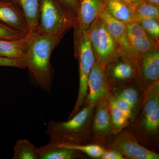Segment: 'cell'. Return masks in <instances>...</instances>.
Returning <instances> with one entry per match:
<instances>
[{
    "mask_svg": "<svg viewBox=\"0 0 159 159\" xmlns=\"http://www.w3.org/2000/svg\"><path fill=\"white\" fill-rule=\"evenodd\" d=\"M60 40L52 35L36 32L27 53L21 59L25 68L29 70L32 84L48 93L51 92L54 76L51 55Z\"/></svg>",
    "mask_w": 159,
    "mask_h": 159,
    "instance_id": "cell-1",
    "label": "cell"
},
{
    "mask_svg": "<svg viewBox=\"0 0 159 159\" xmlns=\"http://www.w3.org/2000/svg\"><path fill=\"white\" fill-rule=\"evenodd\" d=\"M95 107L86 103L83 108L66 122H49L46 134L50 138V142L56 145H81L88 141L91 134V119Z\"/></svg>",
    "mask_w": 159,
    "mask_h": 159,
    "instance_id": "cell-2",
    "label": "cell"
},
{
    "mask_svg": "<svg viewBox=\"0 0 159 159\" xmlns=\"http://www.w3.org/2000/svg\"><path fill=\"white\" fill-rule=\"evenodd\" d=\"M142 109L134 123L132 133L138 140L154 144L158 140L159 82L143 92Z\"/></svg>",
    "mask_w": 159,
    "mask_h": 159,
    "instance_id": "cell-3",
    "label": "cell"
},
{
    "mask_svg": "<svg viewBox=\"0 0 159 159\" xmlns=\"http://www.w3.org/2000/svg\"><path fill=\"white\" fill-rule=\"evenodd\" d=\"M59 0H40L37 33L48 34L61 39L76 24V18Z\"/></svg>",
    "mask_w": 159,
    "mask_h": 159,
    "instance_id": "cell-4",
    "label": "cell"
},
{
    "mask_svg": "<svg viewBox=\"0 0 159 159\" xmlns=\"http://www.w3.org/2000/svg\"><path fill=\"white\" fill-rule=\"evenodd\" d=\"M74 34L75 55L79 62V87L77 101L69 119L79 111L85 102L88 91L89 76L96 61L88 31H74Z\"/></svg>",
    "mask_w": 159,
    "mask_h": 159,
    "instance_id": "cell-5",
    "label": "cell"
},
{
    "mask_svg": "<svg viewBox=\"0 0 159 159\" xmlns=\"http://www.w3.org/2000/svg\"><path fill=\"white\" fill-rule=\"evenodd\" d=\"M88 31L96 61L105 66L122 54L100 16L94 21Z\"/></svg>",
    "mask_w": 159,
    "mask_h": 159,
    "instance_id": "cell-6",
    "label": "cell"
},
{
    "mask_svg": "<svg viewBox=\"0 0 159 159\" xmlns=\"http://www.w3.org/2000/svg\"><path fill=\"white\" fill-rule=\"evenodd\" d=\"M107 79L111 89L136 81L138 68L135 64L127 56L121 54L104 67Z\"/></svg>",
    "mask_w": 159,
    "mask_h": 159,
    "instance_id": "cell-7",
    "label": "cell"
},
{
    "mask_svg": "<svg viewBox=\"0 0 159 159\" xmlns=\"http://www.w3.org/2000/svg\"><path fill=\"white\" fill-rule=\"evenodd\" d=\"M109 144V148L116 149L125 157L132 159H159V154L139 143L130 131L121 132Z\"/></svg>",
    "mask_w": 159,
    "mask_h": 159,
    "instance_id": "cell-8",
    "label": "cell"
},
{
    "mask_svg": "<svg viewBox=\"0 0 159 159\" xmlns=\"http://www.w3.org/2000/svg\"><path fill=\"white\" fill-rule=\"evenodd\" d=\"M109 94L97 102L91 126L93 140L102 143H106L113 135L109 106Z\"/></svg>",
    "mask_w": 159,
    "mask_h": 159,
    "instance_id": "cell-9",
    "label": "cell"
},
{
    "mask_svg": "<svg viewBox=\"0 0 159 159\" xmlns=\"http://www.w3.org/2000/svg\"><path fill=\"white\" fill-rule=\"evenodd\" d=\"M159 82V50L154 49L144 54L138 61L136 82L141 90Z\"/></svg>",
    "mask_w": 159,
    "mask_h": 159,
    "instance_id": "cell-10",
    "label": "cell"
},
{
    "mask_svg": "<svg viewBox=\"0 0 159 159\" xmlns=\"http://www.w3.org/2000/svg\"><path fill=\"white\" fill-rule=\"evenodd\" d=\"M105 66L96 61L88 80L89 93L85 102L96 107L97 102L110 92V86L104 72Z\"/></svg>",
    "mask_w": 159,
    "mask_h": 159,
    "instance_id": "cell-11",
    "label": "cell"
},
{
    "mask_svg": "<svg viewBox=\"0 0 159 159\" xmlns=\"http://www.w3.org/2000/svg\"><path fill=\"white\" fill-rule=\"evenodd\" d=\"M105 9L103 0H79L75 31H88L91 25Z\"/></svg>",
    "mask_w": 159,
    "mask_h": 159,
    "instance_id": "cell-12",
    "label": "cell"
},
{
    "mask_svg": "<svg viewBox=\"0 0 159 159\" xmlns=\"http://www.w3.org/2000/svg\"><path fill=\"white\" fill-rule=\"evenodd\" d=\"M100 17L107 30L116 40L122 54L127 56L135 64L138 71V63L129 43L125 24L115 19L109 14L105 9L100 14Z\"/></svg>",
    "mask_w": 159,
    "mask_h": 159,
    "instance_id": "cell-13",
    "label": "cell"
},
{
    "mask_svg": "<svg viewBox=\"0 0 159 159\" xmlns=\"http://www.w3.org/2000/svg\"><path fill=\"white\" fill-rule=\"evenodd\" d=\"M0 21L26 34L31 33L21 10L11 0L0 1Z\"/></svg>",
    "mask_w": 159,
    "mask_h": 159,
    "instance_id": "cell-14",
    "label": "cell"
},
{
    "mask_svg": "<svg viewBox=\"0 0 159 159\" xmlns=\"http://www.w3.org/2000/svg\"><path fill=\"white\" fill-rule=\"evenodd\" d=\"M34 33H29L17 40H0V56L10 59H21L27 53Z\"/></svg>",
    "mask_w": 159,
    "mask_h": 159,
    "instance_id": "cell-15",
    "label": "cell"
},
{
    "mask_svg": "<svg viewBox=\"0 0 159 159\" xmlns=\"http://www.w3.org/2000/svg\"><path fill=\"white\" fill-rule=\"evenodd\" d=\"M38 148L39 159H74L82 157L79 151L60 147L49 142Z\"/></svg>",
    "mask_w": 159,
    "mask_h": 159,
    "instance_id": "cell-16",
    "label": "cell"
},
{
    "mask_svg": "<svg viewBox=\"0 0 159 159\" xmlns=\"http://www.w3.org/2000/svg\"><path fill=\"white\" fill-rule=\"evenodd\" d=\"M104 3L106 10L115 19L125 25L136 21L134 9L122 0H107Z\"/></svg>",
    "mask_w": 159,
    "mask_h": 159,
    "instance_id": "cell-17",
    "label": "cell"
},
{
    "mask_svg": "<svg viewBox=\"0 0 159 159\" xmlns=\"http://www.w3.org/2000/svg\"><path fill=\"white\" fill-rule=\"evenodd\" d=\"M24 14L31 33L37 32L39 23L40 0H11Z\"/></svg>",
    "mask_w": 159,
    "mask_h": 159,
    "instance_id": "cell-18",
    "label": "cell"
},
{
    "mask_svg": "<svg viewBox=\"0 0 159 159\" xmlns=\"http://www.w3.org/2000/svg\"><path fill=\"white\" fill-rule=\"evenodd\" d=\"M127 36L138 66V61L144 54L159 48V43L151 38L146 33L139 35L127 34Z\"/></svg>",
    "mask_w": 159,
    "mask_h": 159,
    "instance_id": "cell-19",
    "label": "cell"
},
{
    "mask_svg": "<svg viewBox=\"0 0 159 159\" xmlns=\"http://www.w3.org/2000/svg\"><path fill=\"white\" fill-rule=\"evenodd\" d=\"M110 92L115 97H119L127 101L136 111L140 101V94L139 89L134 86L129 85L128 84L111 89Z\"/></svg>",
    "mask_w": 159,
    "mask_h": 159,
    "instance_id": "cell-20",
    "label": "cell"
},
{
    "mask_svg": "<svg viewBox=\"0 0 159 159\" xmlns=\"http://www.w3.org/2000/svg\"><path fill=\"white\" fill-rule=\"evenodd\" d=\"M12 159H39L38 148L25 139H19L14 146Z\"/></svg>",
    "mask_w": 159,
    "mask_h": 159,
    "instance_id": "cell-21",
    "label": "cell"
},
{
    "mask_svg": "<svg viewBox=\"0 0 159 159\" xmlns=\"http://www.w3.org/2000/svg\"><path fill=\"white\" fill-rule=\"evenodd\" d=\"M113 135L116 136L129 124L130 119L124 113L109 102Z\"/></svg>",
    "mask_w": 159,
    "mask_h": 159,
    "instance_id": "cell-22",
    "label": "cell"
},
{
    "mask_svg": "<svg viewBox=\"0 0 159 159\" xmlns=\"http://www.w3.org/2000/svg\"><path fill=\"white\" fill-rule=\"evenodd\" d=\"M137 19H153L159 21V7L143 0L134 9Z\"/></svg>",
    "mask_w": 159,
    "mask_h": 159,
    "instance_id": "cell-23",
    "label": "cell"
},
{
    "mask_svg": "<svg viewBox=\"0 0 159 159\" xmlns=\"http://www.w3.org/2000/svg\"><path fill=\"white\" fill-rule=\"evenodd\" d=\"M58 146L69 149L79 151L82 153H85L89 156L94 158H100L105 149L102 146L98 145H74V144H58Z\"/></svg>",
    "mask_w": 159,
    "mask_h": 159,
    "instance_id": "cell-24",
    "label": "cell"
},
{
    "mask_svg": "<svg viewBox=\"0 0 159 159\" xmlns=\"http://www.w3.org/2000/svg\"><path fill=\"white\" fill-rule=\"evenodd\" d=\"M136 22L142 26L148 36L159 43V21L153 19H138Z\"/></svg>",
    "mask_w": 159,
    "mask_h": 159,
    "instance_id": "cell-25",
    "label": "cell"
},
{
    "mask_svg": "<svg viewBox=\"0 0 159 159\" xmlns=\"http://www.w3.org/2000/svg\"><path fill=\"white\" fill-rule=\"evenodd\" d=\"M26 35L21 31L0 21V40H17L21 39Z\"/></svg>",
    "mask_w": 159,
    "mask_h": 159,
    "instance_id": "cell-26",
    "label": "cell"
},
{
    "mask_svg": "<svg viewBox=\"0 0 159 159\" xmlns=\"http://www.w3.org/2000/svg\"><path fill=\"white\" fill-rule=\"evenodd\" d=\"M108 101L110 104L122 111L130 119L132 118L135 113L136 111L129 102L122 98L115 97L111 92L109 94Z\"/></svg>",
    "mask_w": 159,
    "mask_h": 159,
    "instance_id": "cell-27",
    "label": "cell"
},
{
    "mask_svg": "<svg viewBox=\"0 0 159 159\" xmlns=\"http://www.w3.org/2000/svg\"><path fill=\"white\" fill-rule=\"evenodd\" d=\"M59 1L68 11L76 17L77 19L79 0H59Z\"/></svg>",
    "mask_w": 159,
    "mask_h": 159,
    "instance_id": "cell-28",
    "label": "cell"
},
{
    "mask_svg": "<svg viewBox=\"0 0 159 159\" xmlns=\"http://www.w3.org/2000/svg\"><path fill=\"white\" fill-rule=\"evenodd\" d=\"M0 66L11 67L25 69L21 59H10L0 56Z\"/></svg>",
    "mask_w": 159,
    "mask_h": 159,
    "instance_id": "cell-29",
    "label": "cell"
},
{
    "mask_svg": "<svg viewBox=\"0 0 159 159\" xmlns=\"http://www.w3.org/2000/svg\"><path fill=\"white\" fill-rule=\"evenodd\" d=\"M101 159H125V157L119 151L113 149L109 148L105 149L102 155L100 157Z\"/></svg>",
    "mask_w": 159,
    "mask_h": 159,
    "instance_id": "cell-30",
    "label": "cell"
},
{
    "mask_svg": "<svg viewBox=\"0 0 159 159\" xmlns=\"http://www.w3.org/2000/svg\"><path fill=\"white\" fill-rule=\"evenodd\" d=\"M122 1L134 9L135 7H136L139 3H141L143 0H122Z\"/></svg>",
    "mask_w": 159,
    "mask_h": 159,
    "instance_id": "cell-31",
    "label": "cell"
},
{
    "mask_svg": "<svg viewBox=\"0 0 159 159\" xmlns=\"http://www.w3.org/2000/svg\"><path fill=\"white\" fill-rule=\"evenodd\" d=\"M149 4L159 7V0H144Z\"/></svg>",
    "mask_w": 159,
    "mask_h": 159,
    "instance_id": "cell-32",
    "label": "cell"
},
{
    "mask_svg": "<svg viewBox=\"0 0 159 159\" xmlns=\"http://www.w3.org/2000/svg\"><path fill=\"white\" fill-rule=\"evenodd\" d=\"M0 1H10V0H0Z\"/></svg>",
    "mask_w": 159,
    "mask_h": 159,
    "instance_id": "cell-33",
    "label": "cell"
},
{
    "mask_svg": "<svg viewBox=\"0 0 159 159\" xmlns=\"http://www.w3.org/2000/svg\"><path fill=\"white\" fill-rule=\"evenodd\" d=\"M103 1H104V2H106V1H107V0H103Z\"/></svg>",
    "mask_w": 159,
    "mask_h": 159,
    "instance_id": "cell-34",
    "label": "cell"
}]
</instances>
